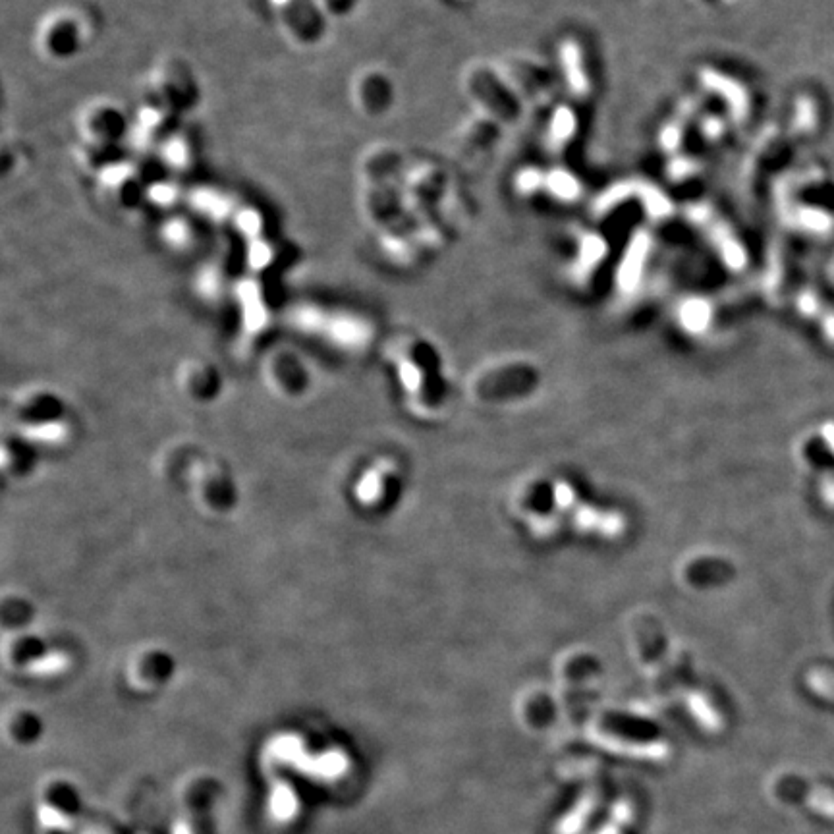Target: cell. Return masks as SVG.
<instances>
[{"mask_svg": "<svg viewBox=\"0 0 834 834\" xmlns=\"http://www.w3.org/2000/svg\"><path fill=\"white\" fill-rule=\"evenodd\" d=\"M76 130L82 141L95 145L118 147L128 138L132 120L120 103L107 97L91 99L78 112Z\"/></svg>", "mask_w": 834, "mask_h": 834, "instance_id": "3957f363", "label": "cell"}, {"mask_svg": "<svg viewBox=\"0 0 834 834\" xmlns=\"http://www.w3.org/2000/svg\"><path fill=\"white\" fill-rule=\"evenodd\" d=\"M91 41L89 22L76 8H56L35 29V49L51 64H70L84 55Z\"/></svg>", "mask_w": 834, "mask_h": 834, "instance_id": "6da1fadb", "label": "cell"}, {"mask_svg": "<svg viewBox=\"0 0 834 834\" xmlns=\"http://www.w3.org/2000/svg\"><path fill=\"white\" fill-rule=\"evenodd\" d=\"M282 39L294 49H317L327 41L331 20L315 0H292L275 12Z\"/></svg>", "mask_w": 834, "mask_h": 834, "instance_id": "7a4b0ae2", "label": "cell"}, {"mask_svg": "<svg viewBox=\"0 0 834 834\" xmlns=\"http://www.w3.org/2000/svg\"><path fill=\"white\" fill-rule=\"evenodd\" d=\"M323 14L333 22H346L356 16L362 0H315Z\"/></svg>", "mask_w": 834, "mask_h": 834, "instance_id": "5b68a950", "label": "cell"}, {"mask_svg": "<svg viewBox=\"0 0 834 834\" xmlns=\"http://www.w3.org/2000/svg\"><path fill=\"white\" fill-rule=\"evenodd\" d=\"M352 109L365 120H381L389 116L396 103V85L389 72L381 66H363L350 80Z\"/></svg>", "mask_w": 834, "mask_h": 834, "instance_id": "277c9868", "label": "cell"}]
</instances>
